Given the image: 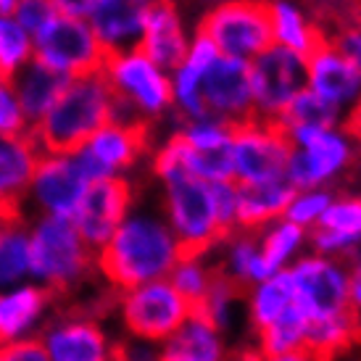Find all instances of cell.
I'll return each mask as SVG.
<instances>
[{
  "mask_svg": "<svg viewBox=\"0 0 361 361\" xmlns=\"http://www.w3.org/2000/svg\"><path fill=\"white\" fill-rule=\"evenodd\" d=\"M190 303L174 290L169 280L145 282L119 295V317L130 338L161 345L190 319Z\"/></svg>",
  "mask_w": 361,
  "mask_h": 361,
  "instance_id": "9c48e42d",
  "label": "cell"
},
{
  "mask_svg": "<svg viewBox=\"0 0 361 361\" xmlns=\"http://www.w3.org/2000/svg\"><path fill=\"white\" fill-rule=\"evenodd\" d=\"M180 259V243L166 219L156 211L132 209L111 240L95 253V271L121 295L145 282L166 280Z\"/></svg>",
  "mask_w": 361,
  "mask_h": 361,
  "instance_id": "6da1fadb",
  "label": "cell"
},
{
  "mask_svg": "<svg viewBox=\"0 0 361 361\" xmlns=\"http://www.w3.org/2000/svg\"><path fill=\"white\" fill-rule=\"evenodd\" d=\"M269 32L271 45H280L301 56H309L327 37L295 0H269Z\"/></svg>",
  "mask_w": 361,
  "mask_h": 361,
  "instance_id": "f546056e",
  "label": "cell"
},
{
  "mask_svg": "<svg viewBox=\"0 0 361 361\" xmlns=\"http://www.w3.org/2000/svg\"><path fill=\"white\" fill-rule=\"evenodd\" d=\"M30 277V221L27 211H0V290Z\"/></svg>",
  "mask_w": 361,
  "mask_h": 361,
  "instance_id": "83f0119b",
  "label": "cell"
},
{
  "mask_svg": "<svg viewBox=\"0 0 361 361\" xmlns=\"http://www.w3.org/2000/svg\"><path fill=\"white\" fill-rule=\"evenodd\" d=\"M290 142L285 180L295 190L330 188L356 159V145L345 127H290L282 130Z\"/></svg>",
  "mask_w": 361,
  "mask_h": 361,
  "instance_id": "8992f818",
  "label": "cell"
},
{
  "mask_svg": "<svg viewBox=\"0 0 361 361\" xmlns=\"http://www.w3.org/2000/svg\"><path fill=\"white\" fill-rule=\"evenodd\" d=\"M306 87V56L269 45L251 61V90L256 119L277 121Z\"/></svg>",
  "mask_w": 361,
  "mask_h": 361,
  "instance_id": "5bb4252c",
  "label": "cell"
},
{
  "mask_svg": "<svg viewBox=\"0 0 361 361\" xmlns=\"http://www.w3.org/2000/svg\"><path fill=\"white\" fill-rule=\"evenodd\" d=\"M148 3H151V0H148Z\"/></svg>",
  "mask_w": 361,
  "mask_h": 361,
  "instance_id": "7dc6e473",
  "label": "cell"
},
{
  "mask_svg": "<svg viewBox=\"0 0 361 361\" xmlns=\"http://www.w3.org/2000/svg\"><path fill=\"white\" fill-rule=\"evenodd\" d=\"M35 61L63 80H80L103 69L106 51L85 19H56L35 35Z\"/></svg>",
  "mask_w": 361,
  "mask_h": 361,
  "instance_id": "8fae6325",
  "label": "cell"
},
{
  "mask_svg": "<svg viewBox=\"0 0 361 361\" xmlns=\"http://www.w3.org/2000/svg\"><path fill=\"white\" fill-rule=\"evenodd\" d=\"M51 361H116L114 345L98 319L80 311L63 314L42 338Z\"/></svg>",
  "mask_w": 361,
  "mask_h": 361,
  "instance_id": "ac0fdd59",
  "label": "cell"
},
{
  "mask_svg": "<svg viewBox=\"0 0 361 361\" xmlns=\"http://www.w3.org/2000/svg\"><path fill=\"white\" fill-rule=\"evenodd\" d=\"M345 130L351 132V137L361 145V98L356 103V109L348 114V119H345Z\"/></svg>",
  "mask_w": 361,
  "mask_h": 361,
  "instance_id": "7bdbcfd3",
  "label": "cell"
},
{
  "mask_svg": "<svg viewBox=\"0 0 361 361\" xmlns=\"http://www.w3.org/2000/svg\"><path fill=\"white\" fill-rule=\"evenodd\" d=\"M114 119V92L101 71L69 80L53 109L30 135L45 153H74L95 130Z\"/></svg>",
  "mask_w": 361,
  "mask_h": 361,
  "instance_id": "7a4b0ae2",
  "label": "cell"
},
{
  "mask_svg": "<svg viewBox=\"0 0 361 361\" xmlns=\"http://www.w3.org/2000/svg\"><path fill=\"white\" fill-rule=\"evenodd\" d=\"M232 124L216 119V116H198V119H177L174 135L180 137L190 151L195 153H216L230 151Z\"/></svg>",
  "mask_w": 361,
  "mask_h": 361,
  "instance_id": "836d02e7",
  "label": "cell"
},
{
  "mask_svg": "<svg viewBox=\"0 0 361 361\" xmlns=\"http://www.w3.org/2000/svg\"><path fill=\"white\" fill-rule=\"evenodd\" d=\"M35 61V37L11 13H0V80L11 82Z\"/></svg>",
  "mask_w": 361,
  "mask_h": 361,
  "instance_id": "1f68e13d",
  "label": "cell"
},
{
  "mask_svg": "<svg viewBox=\"0 0 361 361\" xmlns=\"http://www.w3.org/2000/svg\"><path fill=\"white\" fill-rule=\"evenodd\" d=\"M293 306V282L288 269L280 274H271L269 280L256 282L251 290L245 293V314L251 324L253 335L271 327L285 311Z\"/></svg>",
  "mask_w": 361,
  "mask_h": 361,
  "instance_id": "4dcf8cb0",
  "label": "cell"
},
{
  "mask_svg": "<svg viewBox=\"0 0 361 361\" xmlns=\"http://www.w3.org/2000/svg\"><path fill=\"white\" fill-rule=\"evenodd\" d=\"M261 361H317L309 351H288V353H277V356H261Z\"/></svg>",
  "mask_w": 361,
  "mask_h": 361,
  "instance_id": "ee69618b",
  "label": "cell"
},
{
  "mask_svg": "<svg viewBox=\"0 0 361 361\" xmlns=\"http://www.w3.org/2000/svg\"><path fill=\"white\" fill-rule=\"evenodd\" d=\"M95 269V253L80 238L71 219L35 216L30 221V274L63 301L85 285Z\"/></svg>",
  "mask_w": 361,
  "mask_h": 361,
  "instance_id": "3957f363",
  "label": "cell"
},
{
  "mask_svg": "<svg viewBox=\"0 0 361 361\" xmlns=\"http://www.w3.org/2000/svg\"><path fill=\"white\" fill-rule=\"evenodd\" d=\"M309 251L351 261L361 253V195H335L319 224L309 232Z\"/></svg>",
  "mask_w": 361,
  "mask_h": 361,
  "instance_id": "ffe728a7",
  "label": "cell"
},
{
  "mask_svg": "<svg viewBox=\"0 0 361 361\" xmlns=\"http://www.w3.org/2000/svg\"><path fill=\"white\" fill-rule=\"evenodd\" d=\"M159 361H232V353L211 322L190 314V319L159 345Z\"/></svg>",
  "mask_w": 361,
  "mask_h": 361,
  "instance_id": "d4e9b609",
  "label": "cell"
},
{
  "mask_svg": "<svg viewBox=\"0 0 361 361\" xmlns=\"http://www.w3.org/2000/svg\"><path fill=\"white\" fill-rule=\"evenodd\" d=\"M166 280L190 303V309H198L216 280V264H211L209 256H182Z\"/></svg>",
  "mask_w": 361,
  "mask_h": 361,
  "instance_id": "d6a6232c",
  "label": "cell"
},
{
  "mask_svg": "<svg viewBox=\"0 0 361 361\" xmlns=\"http://www.w3.org/2000/svg\"><path fill=\"white\" fill-rule=\"evenodd\" d=\"M203 106L209 116L238 127L256 119L251 90V61L219 56L203 77Z\"/></svg>",
  "mask_w": 361,
  "mask_h": 361,
  "instance_id": "2e32d148",
  "label": "cell"
},
{
  "mask_svg": "<svg viewBox=\"0 0 361 361\" xmlns=\"http://www.w3.org/2000/svg\"><path fill=\"white\" fill-rule=\"evenodd\" d=\"M145 11H148V0H101L98 3L87 24L106 56L135 51L140 45Z\"/></svg>",
  "mask_w": 361,
  "mask_h": 361,
  "instance_id": "7402d4cb",
  "label": "cell"
},
{
  "mask_svg": "<svg viewBox=\"0 0 361 361\" xmlns=\"http://www.w3.org/2000/svg\"><path fill=\"white\" fill-rule=\"evenodd\" d=\"M164 188V219L180 243L182 256H209L227 240L216 219L214 192L209 182L188 171L161 182Z\"/></svg>",
  "mask_w": 361,
  "mask_h": 361,
  "instance_id": "5b68a950",
  "label": "cell"
},
{
  "mask_svg": "<svg viewBox=\"0 0 361 361\" xmlns=\"http://www.w3.org/2000/svg\"><path fill=\"white\" fill-rule=\"evenodd\" d=\"M288 274L293 282V306L309 319V324L353 311L348 301V261L306 251L298 261H293Z\"/></svg>",
  "mask_w": 361,
  "mask_h": 361,
  "instance_id": "ba28073f",
  "label": "cell"
},
{
  "mask_svg": "<svg viewBox=\"0 0 361 361\" xmlns=\"http://www.w3.org/2000/svg\"><path fill=\"white\" fill-rule=\"evenodd\" d=\"M53 8L59 16H69V19H90V13L98 8L101 0H51Z\"/></svg>",
  "mask_w": 361,
  "mask_h": 361,
  "instance_id": "60d3db41",
  "label": "cell"
},
{
  "mask_svg": "<svg viewBox=\"0 0 361 361\" xmlns=\"http://www.w3.org/2000/svg\"><path fill=\"white\" fill-rule=\"evenodd\" d=\"M13 8V0H0V13H11Z\"/></svg>",
  "mask_w": 361,
  "mask_h": 361,
  "instance_id": "f6af8a7d",
  "label": "cell"
},
{
  "mask_svg": "<svg viewBox=\"0 0 361 361\" xmlns=\"http://www.w3.org/2000/svg\"><path fill=\"white\" fill-rule=\"evenodd\" d=\"M348 361H361V359H348Z\"/></svg>",
  "mask_w": 361,
  "mask_h": 361,
  "instance_id": "bcb514c9",
  "label": "cell"
},
{
  "mask_svg": "<svg viewBox=\"0 0 361 361\" xmlns=\"http://www.w3.org/2000/svg\"><path fill=\"white\" fill-rule=\"evenodd\" d=\"M335 198V192L330 188H314V190H295L293 192L290 203H288V209H285V216L282 219L293 221V224H298L301 230L311 232L319 219L324 216V211L327 206L332 203Z\"/></svg>",
  "mask_w": 361,
  "mask_h": 361,
  "instance_id": "d590c367",
  "label": "cell"
},
{
  "mask_svg": "<svg viewBox=\"0 0 361 361\" xmlns=\"http://www.w3.org/2000/svg\"><path fill=\"white\" fill-rule=\"evenodd\" d=\"M0 361H51L37 338H21L0 345Z\"/></svg>",
  "mask_w": 361,
  "mask_h": 361,
  "instance_id": "ab89813d",
  "label": "cell"
},
{
  "mask_svg": "<svg viewBox=\"0 0 361 361\" xmlns=\"http://www.w3.org/2000/svg\"><path fill=\"white\" fill-rule=\"evenodd\" d=\"M87 185L90 180L85 177L74 153L42 151L32 171L30 188L24 192V211H35V216L71 219Z\"/></svg>",
  "mask_w": 361,
  "mask_h": 361,
  "instance_id": "7c38bea8",
  "label": "cell"
},
{
  "mask_svg": "<svg viewBox=\"0 0 361 361\" xmlns=\"http://www.w3.org/2000/svg\"><path fill=\"white\" fill-rule=\"evenodd\" d=\"M101 74L114 92V119L148 127L171 114L169 71L156 66L137 48L106 56Z\"/></svg>",
  "mask_w": 361,
  "mask_h": 361,
  "instance_id": "277c9868",
  "label": "cell"
},
{
  "mask_svg": "<svg viewBox=\"0 0 361 361\" xmlns=\"http://www.w3.org/2000/svg\"><path fill=\"white\" fill-rule=\"evenodd\" d=\"M192 32L182 19V11L174 0H151L145 11V27L137 51H142L148 59L161 66L164 71H171L190 48Z\"/></svg>",
  "mask_w": 361,
  "mask_h": 361,
  "instance_id": "d6986e66",
  "label": "cell"
},
{
  "mask_svg": "<svg viewBox=\"0 0 361 361\" xmlns=\"http://www.w3.org/2000/svg\"><path fill=\"white\" fill-rule=\"evenodd\" d=\"M211 192H214V209H216L219 227L224 238H230L232 232H238V182H214Z\"/></svg>",
  "mask_w": 361,
  "mask_h": 361,
  "instance_id": "74e56055",
  "label": "cell"
},
{
  "mask_svg": "<svg viewBox=\"0 0 361 361\" xmlns=\"http://www.w3.org/2000/svg\"><path fill=\"white\" fill-rule=\"evenodd\" d=\"M66 82L69 80L53 74L51 69L40 66L37 61H32L27 69L19 71L8 82L11 90H13V98L19 103L21 114H24V119H27L30 127H35L53 109V103L59 101V95L66 87Z\"/></svg>",
  "mask_w": 361,
  "mask_h": 361,
  "instance_id": "f1b7e54d",
  "label": "cell"
},
{
  "mask_svg": "<svg viewBox=\"0 0 361 361\" xmlns=\"http://www.w3.org/2000/svg\"><path fill=\"white\" fill-rule=\"evenodd\" d=\"M51 303L56 295L42 285H16L0 293V343L21 341Z\"/></svg>",
  "mask_w": 361,
  "mask_h": 361,
  "instance_id": "4316f807",
  "label": "cell"
},
{
  "mask_svg": "<svg viewBox=\"0 0 361 361\" xmlns=\"http://www.w3.org/2000/svg\"><path fill=\"white\" fill-rule=\"evenodd\" d=\"M290 142L277 121L251 119L232 130L230 161L232 180L238 185H259V182L285 180Z\"/></svg>",
  "mask_w": 361,
  "mask_h": 361,
  "instance_id": "30bf717a",
  "label": "cell"
},
{
  "mask_svg": "<svg viewBox=\"0 0 361 361\" xmlns=\"http://www.w3.org/2000/svg\"><path fill=\"white\" fill-rule=\"evenodd\" d=\"M256 245H259L256 282H264L271 274L290 269L293 261H298L309 251V232L288 219H277L256 232Z\"/></svg>",
  "mask_w": 361,
  "mask_h": 361,
  "instance_id": "cb8c5ba5",
  "label": "cell"
},
{
  "mask_svg": "<svg viewBox=\"0 0 361 361\" xmlns=\"http://www.w3.org/2000/svg\"><path fill=\"white\" fill-rule=\"evenodd\" d=\"M327 40L332 42V48L341 53L343 59L351 61L356 69H361V21L345 24L343 30H338Z\"/></svg>",
  "mask_w": 361,
  "mask_h": 361,
  "instance_id": "f35d334b",
  "label": "cell"
},
{
  "mask_svg": "<svg viewBox=\"0 0 361 361\" xmlns=\"http://www.w3.org/2000/svg\"><path fill=\"white\" fill-rule=\"evenodd\" d=\"M148 153V127L132 121L111 119L101 130H95L74 151L85 177L90 182L127 177L140 159Z\"/></svg>",
  "mask_w": 361,
  "mask_h": 361,
  "instance_id": "4fadbf2b",
  "label": "cell"
},
{
  "mask_svg": "<svg viewBox=\"0 0 361 361\" xmlns=\"http://www.w3.org/2000/svg\"><path fill=\"white\" fill-rule=\"evenodd\" d=\"M306 90L319 95L322 101L330 103L332 109L341 111L348 119V114L356 109L361 98V69L343 59L324 37L306 56Z\"/></svg>",
  "mask_w": 361,
  "mask_h": 361,
  "instance_id": "e0dca14e",
  "label": "cell"
},
{
  "mask_svg": "<svg viewBox=\"0 0 361 361\" xmlns=\"http://www.w3.org/2000/svg\"><path fill=\"white\" fill-rule=\"evenodd\" d=\"M40 153L30 132L0 135V211L24 209V192Z\"/></svg>",
  "mask_w": 361,
  "mask_h": 361,
  "instance_id": "603a6c76",
  "label": "cell"
},
{
  "mask_svg": "<svg viewBox=\"0 0 361 361\" xmlns=\"http://www.w3.org/2000/svg\"><path fill=\"white\" fill-rule=\"evenodd\" d=\"M293 192L295 188L288 180L238 185V232H259L282 219Z\"/></svg>",
  "mask_w": 361,
  "mask_h": 361,
  "instance_id": "484cf974",
  "label": "cell"
},
{
  "mask_svg": "<svg viewBox=\"0 0 361 361\" xmlns=\"http://www.w3.org/2000/svg\"><path fill=\"white\" fill-rule=\"evenodd\" d=\"M348 301L353 314L361 319V253L348 261Z\"/></svg>",
  "mask_w": 361,
  "mask_h": 361,
  "instance_id": "b9f144b4",
  "label": "cell"
},
{
  "mask_svg": "<svg viewBox=\"0 0 361 361\" xmlns=\"http://www.w3.org/2000/svg\"><path fill=\"white\" fill-rule=\"evenodd\" d=\"M11 16L35 37V35H40L59 13H56L51 0H13Z\"/></svg>",
  "mask_w": 361,
  "mask_h": 361,
  "instance_id": "8d00e7d4",
  "label": "cell"
},
{
  "mask_svg": "<svg viewBox=\"0 0 361 361\" xmlns=\"http://www.w3.org/2000/svg\"><path fill=\"white\" fill-rule=\"evenodd\" d=\"M219 56L253 61L271 45L269 0H219L203 13L198 30Z\"/></svg>",
  "mask_w": 361,
  "mask_h": 361,
  "instance_id": "52a82bcc",
  "label": "cell"
},
{
  "mask_svg": "<svg viewBox=\"0 0 361 361\" xmlns=\"http://www.w3.org/2000/svg\"><path fill=\"white\" fill-rule=\"evenodd\" d=\"M280 130H290V127H345V116L341 111H335L330 103H324L319 95H314L311 90L303 87L290 106L282 111Z\"/></svg>",
  "mask_w": 361,
  "mask_h": 361,
  "instance_id": "e575fe53",
  "label": "cell"
},
{
  "mask_svg": "<svg viewBox=\"0 0 361 361\" xmlns=\"http://www.w3.org/2000/svg\"><path fill=\"white\" fill-rule=\"evenodd\" d=\"M135 209V185L130 177H111V180L90 182L82 195L80 206L71 216L80 238L87 243L92 253H98L119 230V224Z\"/></svg>",
  "mask_w": 361,
  "mask_h": 361,
  "instance_id": "9a60e30c",
  "label": "cell"
},
{
  "mask_svg": "<svg viewBox=\"0 0 361 361\" xmlns=\"http://www.w3.org/2000/svg\"><path fill=\"white\" fill-rule=\"evenodd\" d=\"M219 59V51L214 48V42L201 35L192 32L190 48L185 53V59L169 71L171 80V114L174 119H198L206 116V106H203V77L206 71L214 66V61Z\"/></svg>",
  "mask_w": 361,
  "mask_h": 361,
  "instance_id": "44dd1931",
  "label": "cell"
}]
</instances>
